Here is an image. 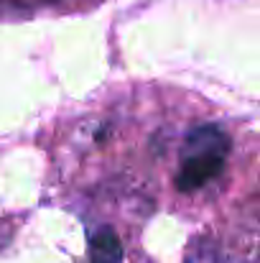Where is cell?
<instances>
[{"mask_svg": "<svg viewBox=\"0 0 260 263\" xmlns=\"http://www.w3.org/2000/svg\"><path fill=\"white\" fill-rule=\"evenodd\" d=\"M230 151V138L214 128H199L189 133L186 141V159L176 174V189L178 192H194L212 181L214 176L225 169V159Z\"/></svg>", "mask_w": 260, "mask_h": 263, "instance_id": "6da1fadb", "label": "cell"}, {"mask_svg": "<svg viewBox=\"0 0 260 263\" xmlns=\"http://www.w3.org/2000/svg\"><path fill=\"white\" fill-rule=\"evenodd\" d=\"M89 261L92 263H120L123 261V243L115 230L105 228L92 235L89 240Z\"/></svg>", "mask_w": 260, "mask_h": 263, "instance_id": "7a4b0ae2", "label": "cell"}]
</instances>
